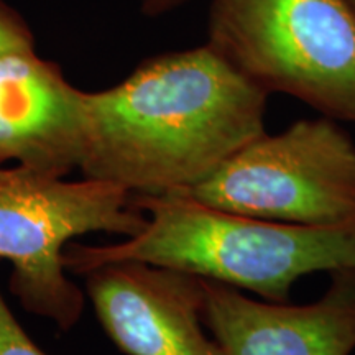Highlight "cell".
I'll return each instance as SVG.
<instances>
[{
  "instance_id": "cell-5",
  "label": "cell",
  "mask_w": 355,
  "mask_h": 355,
  "mask_svg": "<svg viewBox=\"0 0 355 355\" xmlns=\"http://www.w3.org/2000/svg\"><path fill=\"white\" fill-rule=\"evenodd\" d=\"M175 194L259 219L343 224L355 219V144L329 117L304 119L261 133Z\"/></svg>"
},
{
  "instance_id": "cell-4",
  "label": "cell",
  "mask_w": 355,
  "mask_h": 355,
  "mask_svg": "<svg viewBox=\"0 0 355 355\" xmlns=\"http://www.w3.org/2000/svg\"><path fill=\"white\" fill-rule=\"evenodd\" d=\"M145 222L132 194L117 186L0 166V259L12 265L10 291L63 331L84 309L83 291L66 275V247L92 232L133 237Z\"/></svg>"
},
{
  "instance_id": "cell-12",
  "label": "cell",
  "mask_w": 355,
  "mask_h": 355,
  "mask_svg": "<svg viewBox=\"0 0 355 355\" xmlns=\"http://www.w3.org/2000/svg\"><path fill=\"white\" fill-rule=\"evenodd\" d=\"M345 6L350 8V12H352V15L355 17V0H344Z\"/></svg>"
},
{
  "instance_id": "cell-10",
  "label": "cell",
  "mask_w": 355,
  "mask_h": 355,
  "mask_svg": "<svg viewBox=\"0 0 355 355\" xmlns=\"http://www.w3.org/2000/svg\"><path fill=\"white\" fill-rule=\"evenodd\" d=\"M0 355H46L30 339L0 293Z\"/></svg>"
},
{
  "instance_id": "cell-1",
  "label": "cell",
  "mask_w": 355,
  "mask_h": 355,
  "mask_svg": "<svg viewBox=\"0 0 355 355\" xmlns=\"http://www.w3.org/2000/svg\"><path fill=\"white\" fill-rule=\"evenodd\" d=\"M266 104L209 44L152 56L115 86L86 92L79 171L130 194L191 188L266 132Z\"/></svg>"
},
{
  "instance_id": "cell-6",
  "label": "cell",
  "mask_w": 355,
  "mask_h": 355,
  "mask_svg": "<svg viewBox=\"0 0 355 355\" xmlns=\"http://www.w3.org/2000/svg\"><path fill=\"white\" fill-rule=\"evenodd\" d=\"M102 329L127 355H222L202 322L201 278L119 261L86 275Z\"/></svg>"
},
{
  "instance_id": "cell-9",
  "label": "cell",
  "mask_w": 355,
  "mask_h": 355,
  "mask_svg": "<svg viewBox=\"0 0 355 355\" xmlns=\"http://www.w3.org/2000/svg\"><path fill=\"white\" fill-rule=\"evenodd\" d=\"M24 50H35L32 28L10 3L0 0V56Z\"/></svg>"
},
{
  "instance_id": "cell-11",
  "label": "cell",
  "mask_w": 355,
  "mask_h": 355,
  "mask_svg": "<svg viewBox=\"0 0 355 355\" xmlns=\"http://www.w3.org/2000/svg\"><path fill=\"white\" fill-rule=\"evenodd\" d=\"M188 2L189 0H140V8L145 17L157 19V17H163L166 13L178 10Z\"/></svg>"
},
{
  "instance_id": "cell-8",
  "label": "cell",
  "mask_w": 355,
  "mask_h": 355,
  "mask_svg": "<svg viewBox=\"0 0 355 355\" xmlns=\"http://www.w3.org/2000/svg\"><path fill=\"white\" fill-rule=\"evenodd\" d=\"M86 130V91L37 50L0 56V166L51 178L79 170Z\"/></svg>"
},
{
  "instance_id": "cell-2",
  "label": "cell",
  "mask_w": 355,
  "mask_h": 355,
  "mask_svg": "<svg viewBox=\"0 0 355 355\" xmlns=\"http://www.w3.org/2000/svg\"><path fill=\"white\" fill-rule=\"evenodd\" d=\"M146 216L144 229L110 245L71 242L68 272L86 275L119 261H137L252 291L286 303L304 275L355 268V219L308 225L220 211L181 194H132Z\"/></svg>"
},
{
  "instance_id": "cell-3",
  "label": "cell",
  "mask_w": 355,
  "mask_h": 355,
  "mask_svg": "<svg viewBox=\"0 0 355 355\" xmlns=\"http://www.w3.org/2000/svg\"><path fill=\"white\" fill-rule=\"evenodd\" d=\"M206 44L268 96L355 123V17L344 0H212Z\"/></svg>"
},
{
  "instance_id": "cell-7",
  "label": "cell",
  "mask_w": 355,
  "mask_h": 355,
  "mask_svg": "<svg viewBox=\"0 0 355 355\" xmlns=\"http://www.w3.org/2000/svg\"><path fill=\"white\" fill-rule=\"evenodd\" d=\"M202 322L222 355H350L355 350V268L331 272L309 304L254 300L202 279Z\"/></svg>"
}]
</instances>
